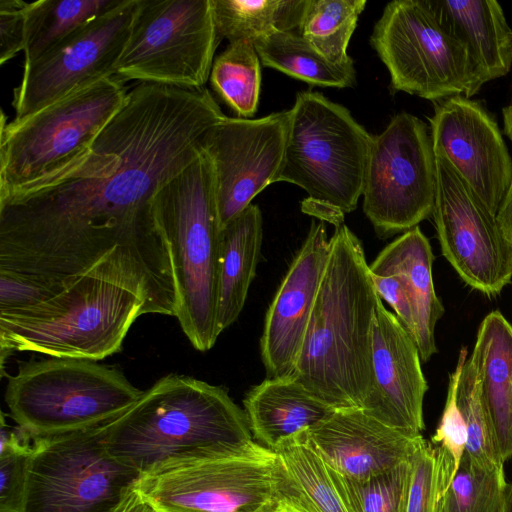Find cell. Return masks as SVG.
Masks as SVG:
<instances>
[{"instance_id": "cell-1", "label": "cell", "mask_w": 512, "mask_h": 512, "mask_svg": "<svg viewBox=\"0 0 512 512\" xmlns=\"http://www.w3.org/2000/svg\"><path fill=\"white\" fill-rule=\"evenodd\" d=\"M225 116L206 88L138 83L78 163L0 198V272L54 287L94 274L136 293L148 314L175 316L153 199Z\"/></svg>"}, {"instance_id": "cell-2", "label": "cell", "mask_w": 512, "mask_h": 512, "mask_svg": "<svg viewBox=\"0 0 512 512\" xmlns=\"http://www.w3.org/2000/svg\"><path fill=\"white\" fill-rule=\"evenodd\" d=\"M380 298L359 238L335 225L293 377L334 409L362 408L372 385L371 341Z\"/></svg>"}, {"instance_id": "cell-3", "label": "cell", "mask_w": 512, "mask_h": 512, "mask_svg": "<svg viewBox=\"0 0 512 512\" xmlns=\"http://www.w3.org/2000/svg\"><path fill=\"white\" fill-rule=\"evenodd\" d=\"M100 427L110 455L140 476L166 462L253 438L244 409L224 387L175 373Z\"/></svg>"}, {"instance_id": "cell-4", "label": "cell", "mask_w": 512, "mask_h": 512, "mask_svg": "<svg viewBox=\"0 0 512 512\" xmlns=\"http://www.w3.org/2000/svg\"><path fill=\"white\" fill-rule=\"evenodd\" d=\"M153 209L170 250L178 296L175 317L192 346L208 351L220 335L221 229L212 165L204 150L158 189Z\"/></svg>"}, {"instance_id": "cell-5", "label": "cell", "mask_w": 512, "mask_h": 512, "mask_svg": "<svg viewBox=\"0 0 512 512\" xmlns=\"http://www.w3.org/2000/svg\"><path fill=\"white\" fill-rule=\"evenodd\" d=\"M41 304L0 314L1 377L15 352L98 361L122 349L134 321L147 314L133 291L94 274L82 275Z\"/></svg>"}, {"instance_id": "cell-6", "label": "cell", "mask_w": 512, "mask_h": 512, "mask_svg": "<svg viewBox=\"0 0 512 512\" xmlns=\"http://www.w3.org/2000/svg\"><path fill=\"white\" fill-rule=\"evenodd\" d=\"M282 166L274 180L306 191V213L334 225L357 208L372 136L344 106L320 92L296 95Z\"/></svg>"}, {"instance_id": "cell-7", "label": "cell", "mask_w": 512, "mask_h": 512, "mask_svg": "<svg viewBox=\"0 0 512 512\" xmlns=\"http://www.w3.org/2000/svg\"><path fill=\"white\" fill-rule=\"evenodd\" d=\"M128 91L115 76L77 90L0 128V198L55 177L78 163L122 108Z\"/></svg>"}, {"instance_id": "cell-8", "label": "cell", "mask_w": 512, "mask_h": 512, "mask_svg": "<svg viewBox=\"0 0 512 512\" xmlns=\"http://www.w3.org/2000/svg\"><path fill=\"white\" fill-rule=\"evenodd\" d=\"M7 379L8 416L34 438L105 424L144 392L119 369L77 358L19 362L16 374Z\"/></svg>"}, {"instance_id": "cell-9", "label": "cell", "mask_w": 512, "mask_h": 512, "mask_svg": "<svg viewBox=\"0 0 512 512\" xmlns=\"http://www.w3.org/2000/svg\"><path fill=\"white\" fill-rule=\"evenodd\" d=\"M280 461L254 440L208 449L142 474L157 512H281Z\"/></svg>"}, {"instance_id": "cell-10", "label": "cell", "mask_w": 512, "mask_h": 512, "mask_svg": "<svg viewBox=\"0 0 512 512\" xmlns=\"http://www.w3.org/2000/svg\"><path fill=\"white\" fill-rule=\"evenodd\" d=\"M370 43L390 74L393 92L438 102L471 98L484 85L465 46L441 23L430 0H394Z\"/></svg>"}, {"instance_id": "cell-11", "label": "cell", "mask_w": 512, "mask_h": 512, "mask_svg": "<svg viewBox=\"0 0 512 512\" xmlns=\"http://www.w3.org/2000/svg\"><path fill=\"white\" fill-rule=\"evenodd\" d=\"M219 41L211 0H139L114 76L201 89Z\"/></svg>"}, {"instance_id": "cell-12", "label": "cell", "mask_w": 512, "mask_h": 512, "mask_svg": "<svg viewBox=\"0 0 512 512\" xmlns=\"http://www.w3.org/2000/svg\"><path fill=\"white\" fill-rule=\"evenodd\" d=\"M100 426L34 438L21 512H114L140 474L110 455Z\"/></svg>"}, {"instance_id": "cell-13", "label": "cell", "mask_w": 512, "mask_h": 512, "mask_svg": "<svg viewBox=\"0 0 512 512\" xmlns=\"http://www.w3.org/2000/svg\"><path fill=\"white\" fill-rule=\"evenodd\" d=\"M436 192L430 127L401 112L372 136L363 212L376 235L385 239L418 226L432 215Z\"/></svg>"}, {"instance_id": "cell-14", "label": "cell", "mask_w": 512, "mask_h": 512, "mask_svg": "<svg viewBox=\"0 0 512 512\" xmlns=\"http://www.w3.org/2000/svg\"><path fill=\"white\" fill-rule=\"evenodd\" d=\"M138 3L122 0L24 65L21 82L13 91L14 119L26 118L77 90L113 77Z\"/></svg>"}, {"instance_id": "cell-15", "label": "cell", "mask_w": 512, "mask_h": 512, "mask_svg": "<svg viewBox=\"0 0 512 512\" xmlns=\"http://www.w3.org/2000/svg\"><path fill=\"white\" fill-rule=\"evenodd\" d=\"M435 156L432 216L442 255L470 288L496 296L512 281V247L496 216L450 162Z\"/></svg>"}, {"instance_id": "cell-16", "label": "cell", "mask_w": 512, "mask_h": 512, "mask_svg": "<svg viewBox=\"0 0 512 512\" xmlns=\"http://www.w3.org/2000/svg\"><path fill=\"white\" fill-rule=\"evenodd\" d=\"M291 110L250 119L225 116L207 133L220 229L273 184L282 166Z\"/></svg>"}, {"instance_id": "cell-17", "label": "cell", "mask_w": 512, "mask_h": 512, "mask_svg": "<svg viewBox=\"0 0 512 512\" xmlns=\"http://www.w3.org/2000/svg\"><path fill=\"white\" fill-rule=\"evenodd\" d=\"M429 122L434 153L496 216L512 180V159L497 122L480 102L464 96L435 102Z\"/></svg>"}, {"instance_id": "cell-18", "label": "cell", "mask_w": 512, "mask_h": 512, "mask_svg": "<svg viewBox=\"0 0 512 512\" xmlns=\"http://www.w3.org/2000/svg\"><path fill=\"white\" fill-rule=\"evenodd\" d=\"M373 385L362 410L412 436L425 428L423 402L428 384L418 347L379 298L371 341Z\"/></svg>"}, {"instance_id": "cell-19", "label": "cell", "mask_w": 512, "mask_h": 512, "mask_svg": "<svg viewBox=\"0 0 512 512\" xmlns=\"http://www.w3.org/2000/svg\"><path fill=\"white\" fill-rule=\"evenodd\" d=\"M328 255L326 225L313 221L265 315L260 352L267 378L294 374Z\"/></svg>"}, {"instance_id": "cell-20", "label": "cell", "mask_w": 512, "mask_h": 512, "mask_svg": "<svg viewBox=\"0 0 512 512\" xmlns=\"http://www.w3.org/2000/svg\"><path fill=\"white\" fill-rule=\"evenodd\" d=\"M314 449L340 475L364 480L410 459L424 442L360 408L335 409L306 429Z\"/></svg>"}, {"instance_id": "cell-21", "label": "cell", "mask_w": 512, "mask_h": 512, "mask_svg": "<svg viewBox=\"0 0 512 512\" xmlns=\"http://www.w3.org/2000/svg\"><path fill=\"white\" fill-rule=\"evenodd\" d=\"M434 259L428 238L417 226L385 246L369 265L373 275L395 272L402 277L414 314V341L423 362L437 353L435 327L444 314L434 287Z\"/></svg>"}, {"instance_id": "cell-22", "label": "cell", "mask_w": 512, "mask_h": 512, "mask_svg": "<svg viewBox=\"0 0 512 512\" xmlns=\"http://www.w3.org/2000/svg\"><path fill=\"white\" fill-rule=\"evenodd\" d=\"M439 20L467 49L483 83L512 65V29L495 0H430Z\"/></svg>"}, {"instance_id": "cell-23", "label": "cell", "mask_w": 512, "mask_h": 512, "mask_svg": "<svg viewBox=\"0 0 512 512\" xmlns=\"http://www.w3.org/2000/svg\"><path fill=\"white\" fill-rule=\"evenodd\" d=\"M243 405L252 437L272 451L335 410L293 376L266 378L247 392Z\"/></svg>"}, {"instance_id": "cell-24", "label": "cell", "mask_w": 512, "mask_h": 512, "mask_svg": "<svg viewBox=\"0 0 512 512\" xmlns=\"http://www.w3.org/2000/svg\"><path fill=\"white\" fill-rule=\"evenodd\" d=\"M472 353L482 403L505 462L512 457V324L500 311L481 321Z\"/></svg>"}, {"instance_id": "cell-25", "label": "cell", "mask_w": 512, "mask_h": 512, "mask_svg": "<svg viewBox=\"0 0 512 512\" xmlns=\"http://www.w3.org/2000/svg\"><path fill=\"white\" fill-rule=\"evenodd\" d=\"M279 493L282 507L297 512H355L342 476L310 443L306 429L280 443Z\"/></svg>"}, {"instance_id": "cell-26", "label": "cell", "mask_w": 512, "mask_h": 512, "mask_svg": "<svg viewBox=\"0 0 512 512\" xmlns=\"http://www.w3.org/2000/svg\"><path fill=\"white\" fill-rule=\"evenodd\" d=\"M263 222L250 204L220 233L217 327L221 334L239 317L261 255Z\"/></svg>"}, {"instance_id": "cell-27", "label": "cell", "mask_w": 512, "mask_h": 512, "mask_svg": "<svg viewBox=\"0 0 512 512\" xmlns=\"http://www.w3.org/2000/svg\"><path fill=\"white\" fill-rule=\"evenodd\" d=\"M261 63L312 85L348 88L356 83L354 62L334 63L299 33L274 31L253 43Z\"/></svg>"}, {"instance_id": "cell-28", "label": "cell", "mask_w": 512, "mask_h": 512, "mask_svg": "<svg viewBox=\"0 0 512 512\" xmlns=\"http://www.w3.org/2000/svg\"><path fill=\"white\" fill-rule=\"evenodd\" d=\"M219 38L229 43L299 30L307 0H211Z\"/></svg>"}, {"instance_id": "cell-29", "label": "cell", "mask_w": 512, "mask_h": 512, "mask_svg": "<svg viewBox=\"0 0 512 512\" xmlns=\"http://www.w3.org/2000/svg\"><path fill=\"white\" fill-rule=\"evenodd\" d=\"M122 0H37L28 3L24 65Z\"/></svg>"}, {"instance_id": "cell-30", "label": "cell", "mask_w": 512, "mask_h": 512, "mask_svg": "<svg viewBox=\"0 0 512 512\" xmlns=\"http://www.w3.org/2000/svg\"><path fill=\"white\" fill-rule=\"evenodd\" d=\"M251 42L229 43L214 60L210 82L216 94L240 118L252 117L258 108L261 66Z\"/></svg>"}, {"instance_id": "cell-31", "label": "cell", "mask_w": 512, "mask_h": 512, "mask_svg": "<svg viewBox=\"0 0 512 512\" xmlns=\"http://www.w3.org/2000/svg\"><path fill=\"white\" fill-rule=\"evenodd\" d=\"M366 0H307L298 33L334 63L352 61L347 48Z\"/></svg>"}, {"instance_id": "cell-32", "label": "cell", "mask_w": 512, "mask_h": 512, "mask_svg": "<svg viewBox=\"0 0 512 512\" xmlns=\"http://www.w3.org/2000/svg\"><path fill=\"white\" fill-rule=\"evenodd\" d=\"M457 363L460 366L457 403L467 429L465 453L480 465L504 469V462L482 403L476 358L473 353L468 356L467 348L462 347Z\"/></svg>"}, {"instance_id": "cell-33", "label": "cell", "mask_w": 512, "mask_h": 512, "mask_svg": "<svg viewBox=\"0 0 512 512\" xmlns=\"http://www.w3.org/2000/svg\"><path fill=\"white\" fill-rule=\"evenodd\" d=\"M504 469L478 464L464 453L440 512H504Z\"/></svg>"}, {"instance_id": "cell-34", "label": "cell", "mask_w": 512, "mask_h": 512, "mask_svg": "<svg viewBox=\"0 0 512 512\" xmlns=\"http://www.w3.org/2000/svg\"><path fill=\"white\" fill-rule=\"evenodd\" d=\"M459 373L460 366L456 363L455 369L449 375L444 409L431 438V443L437 445L438 481L443 498L457 473L467 445L466 424L457 403Z\"/></svg>"}, {"instance_id": "cell-35", "label": "cell", "mask_w": 512, "mask_h": 512, "mask_svg": "<svg viewBox=\"0 0 512 512\" xmlns=\"http://www.w3.org/2000/svg\"><path fill=\"white\" fill-rule=\"evenodd\" d=\"M410 471L409 459L364 480L341 476L355 512H405Z\"/></svg>"}, {"instance_id": "cell-36", "label": "cell", "mask_w": 512, "mask_h": 512, "mask_svg": "<svg viewBox=\"0 0 512 512\" xmlns=\"http://www.w3.org/2000/svg\"><path fill=\"white\" fill-rule=\"evenodd\" d=\"M405 512H440L443 495L437 472V450L424 440L410 458Z\"/></svg>"}, {"instance_id": "cell-37", "label": "cell", "mask_w": 512, "mask_h": 512, "mask_svg": "<svg viewBox=\"0 0 512 512\" xmlns=\"http://www.w3.org/2000/svg\"><path fill=\"white\" fill-rule=\"evenodd\" d=\"M66 288H56L22 275L0 272V314H15L35 307Z\"/></svg>"}, {"instance_id": "cell-38", "label": "cell", "mask_w": 512, "mask_h": 512, "mask_svg": "<svg viewBox=\"0 0 512 512\" xmlns=\"http://www.w3.org/2000/svg\"><path fill=\"white\" fill-rule=\"evenodd\" d=\"M33 447L0 455V512H21Z\"/></svg>"}, {"instance_id": "cell-39", "label": "cell", "mask_w": 512, "mask_h": 512, "mask_svg": "<svg viewBox=\"0 0 512 512\" xmlns=\"http://www.w3.org/2000/svg\"><path fill=\"white\" fill-rule=\"evenodd\" d=\"M28 3L21 0H0L1 65L25 49Z\"/></svg>"}, {"instance_id": "cell-40", "label": "cell", "mask_w": 512, "mask_h": 512, "mask_svg": "<svg viewBox=\"0 0 512 512\" xmlns=\"http://www.w3.org/2000/svg\"><path fill=\"white\" fill-rule=\"evenodd\" d=\"M371 275L380 298L393 308L396 317L414 340V314L402 277L395 272Z\"/></svg>"}, {"instance_id": "cell-41", "label": "cell", "mask_w": 512, "mask_h": 512, "mask_svg": "<svg viewBox=\"0 0 512 512\" xmlns=\"http://www.w3.org/2000/svg\"><path fill=\"white\" fill-rule=\"evenodd\" d=\"M5 413H1L0 455L32 449L34 437L20 425L10 426L5 422Z\"/></svg>"}, {"instance_id": "cell-42", "label": "cell", "mask_w": 512, "mask_h": 512, "mask_svg": "<svg viewBox=\"0 0 512 512\" xmlns=\"http://www.w3.org/2000/svg\"><path fill=\"white\" fill-rule=\"evenodd\" d=\"M504 131L512 142V123L505 124ZM496 220L503 237L512 247V180L497 211Z\"/></svg>"}, {"instance_id": "cell-43", "label": "cell", "mask_w": 512, "mask_h": 512, "mask_svg": "<svg viewBox=\"0 0 512 512\" xmlns=\"http://www.w3.org/2000/svg\"><path fill=\"white\" fill-rule=\"evenodd\" d=\"M114 512H157L136 488L131 486Z\"/></svg>"}, {"instance_id": "cell-44", "label": "cell", "mask_w": 512, "mask_h": 512, "mask_svg": "<svg viewBox=\"0 0 512 512\" xmlns=\"http://www.w3.org/2000/svg\"><path fill=\"white\" fill-rule=\"evenodd\" d=\"M504 512H512V483L506 485V500Z\"/></svg>"}, {"instance_id": "cell-45", "label": "cell", "mask_w": 512, "mask_h": 512, "mask_svg": "<svg viewBox=\"0 0 512 512\" xmlns=\"http://www.w3.org/2000/svg\"><path fill=\"white\" fill-rule=\"evenodd\" d=\"M281 512H297V511L292 508L283 506Z\"/></svg>"}]
</instances>
